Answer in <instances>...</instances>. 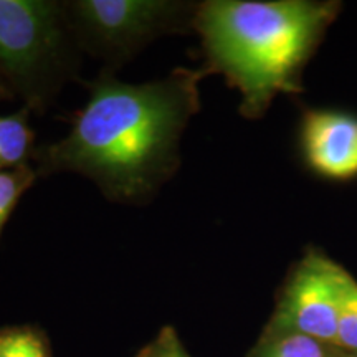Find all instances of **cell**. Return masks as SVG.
<instances>
[{"mask_svg": "<svg viewBox=\"0 0 357 357\" xmlns=\"http://www.w3.org/2000/svg\"><path fill=\"white\" fill-rule=\"evenodd\" d=\"M202 68L177 66L146 83L102 70L86 83L88 100L70 131L35 149L38 177L73 172L95 182L111 202L147 205L181 169V141L200 109Z\"/></svg>", "mask_w": 357, "mask_h": 357, "instance_id": "1", "label": "cell"}, {"mask_svg": "<svg viewBox=\"0 0 357 357\" xmlns=\"http://www.w3.org/2000/svg\"><path fill=\"white\" fill-rule=\"evenodd\" d=\"M339 7L316 0L199 2L194 32L205 56L200 68L238 89L245 118H260L281 93L300 91L303 68Z\"/></svg>", "mask_w": 357, "mask_h": 357, "instance_id": "2", "label": "cell"}, {"mask_svg": "<svg viewBox=\"0 0 357 357\" xmlns=\"http://www.w3.org/2000/svg\"><path fill=\"white\" fill-rule=\"evenodd\" d=\"M83 50L60 0H0V77L43 114L75 79Z\"/></svg>", "mask_w": 357, "mask_h": 357, "instance_id": "3", "label": "cell"}, {"mask_svg": "<svg viewBox=\"0 0 357 357\" xmlns=\"http://www.w3.org/2000/svg\"><path fill=\"white\" fill-rule=\"evenodd\" d=\"M83 52L108 71L126 63L154 40L194 32L199 2L184 0H63Z\"/></svg>", "mask_w": 357, "mask_h": 357, "instance_id": "4", "label": "cell"}, {"mask_svg": "<svg viewBox=\"0 0 357 357\" xmlns=\"http://www.w3.org/2000/svg\"><path fill=\"white\" fill-rule=\"evenodd\" d=\"M339 271L318 250L307 252L284 280L265 329L336 344Z\"/></svg>", "mask_w": 357, "mask_h": 357, "instance_id": "5", "label": "cell"}, {"mask_svg": "<svg viewBox=\"0 0 357 357\" xmlns=\"http://www.w3.org/2000/svg\"><path fill=\"white\" fill-rule=\"evenodd\" d=\"M306 162L319 176L344 181L357 176V119L333 111H310L303 119Z\"/></svg>", "mask_w": 357, "mask_h": 357, "instance_id": "6", "label": "cell"}, {"mask_svg": "<svg viewBox=\"0 0 357 357\" xmlns=\"http://www.w3.org/2000/svg\"><path fill=\"white\" fill-rule=\"evenodd\" d=\"M30 111L22 108L13 114L0 116V171H10L32 162L35 131L30 126Z\"/></svg>", "mask_w": 357, "mask_h": 357, "instance_id": "7", "label": "cell"}, {"mask_svg": "<svg viewBox=\"0 0 357 357\" xmlns=\"http://www.w3.org/2000/svg\"><path fill=\"white\" fill-rule=\"evenodd\" d=\"M336 346L303 334L270 331L263 328L247 357H339Z\"/></svg>", "mask_w": 357, "mask_h": 357, "instance_id": "8", "label": "cell"}, {"mask_svg": "<svg viewBox=\"0 0 357 357\" xmlns=\"http://www.w3.org/2000/svg\"><path fill=\"white\" fill-rule=\"evenodd\" d=\"M339 351L357 354V281L341 266L337 294L336 344Z\"/></svg>", "mask_w": 357, "mask_h": 357, "instance_id": "9", "label": "cell"}, {"mask_svg": "<svg viewBox=\"0 0 357 357\" xmlns=\"http://www.w3.org/2000/svg\"><path fill=\"white\" fill-rule=\"evenodd\" d=\"M0 357H53L50 339L35 324L0 328Z\"/></svg>", "mask_w": 357, "mask_h": 357, "instance_id": "10", "label": "cell"}, {"mask_svg": "<svg viewBox=\"0 0 357 357\" xmlns=\"http://www.w3.org/2000/svg\"><path fill=\"white\" fill-rule=\"evenodd\" d=\"M37 178H40L38 172L32 162L10 171H0V235L22 195L37 182Z\"/></svg>", "mask_w": 357, "mask_h": 357, "instance_id": "11", "label": "cell"}, {"mask_svg": "<svg viewBox=\"0 0 357 357\" xmlns=\"http://www.w3.org/2000/svg\"><path fill=\"white\" fill-rule=\"evenodd\" d=\"M147 346H149L153 357H192L176 328L172 326L160 328V331Z\"/></svg>", "mask_w": 357, "mask_h": 357, "instance_id": "12", "label": "cell"}, {"mask_svg": "<svg viewBox=\"0 0 357 357\" xmlns=\"http://www.w3.org/2000/svg\"><path fill=\"white\" fill-rule=\"evenodd\" d=\"M15 96L12 93V89L8 88V84L6 83V79L0 77V102L6 101V100H12V98Z\"/></svg>", "mask_w": 357, "mask_h": 357, "instance_id": "13", "label": "cell"}, {"mask_svg": "<svg viewBox=\"0 0 357 357\" xmlns=\"http://www.w3.org/2000/svg\"><path fill=\"white\" fill-rule=\"evenodd\" d=\"M134 357H153V354H151V349H149V346H144L142 347V349L137 352L136 356Z\"/></svg>", "mask_w": 357, "mask_h": 357, "instance_id": "14", "label": "cell"}, {"mask_svg": "<svg viewBox=\"0 0 357 357\" xmlns=\"http://www.w3.org/2000/svg\"><path fill=\"white\" fill-rule=\"evenodd\" d=\"M339 357H357V354H349V352H342L341 351V354H339Z\"/></svg>", "mask_w": 357, "mask_h": 357, "instance_id": "15", "label": "cell"}]
</instances>
